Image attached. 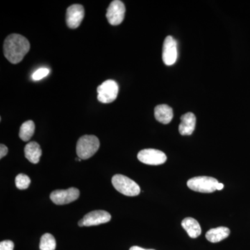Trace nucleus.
<instances>
[{
  "instance_id": "nucleus-18",
  "label": "nucleus",
  "mask_w": 250,
  "mask_h": 250,
  "mask_svg": "<svg viewBox=\"0 0 250 250\" xmlns=\"http://www.w3.org/2000/svg\"><path fill=\"white\" fill-rule=\"evenodd\" d=\"M57 243L55 238L50 233H45L41 238V250H55Z\"/></svg>"
},
{
  "instance_id": "nucleus-21",
  "label": "nucleus",
  "mask_w": 250,
  "mask_h": 250,
  "mask_svg": "<svg viewBox=\"0 0 250 250\" xmlns=\"http://www.w3.org/2000/svg\"><path fill=\"white\" fill-rule=\"evenodd\" d=\"M14 243L11 241H4L0 243V250H14Z\"/></svg>"
},
{
  "instance_id": "nucleus-6",
  "label": "nucleus",
  "mask_w": 250,
  "mask_h": 250,
  "mask_svg": "<svg viewBox=\"0 0 250 250\" xmlns=\"http://www.w3.org/2000/svg\"><path fill=\"white\" fill-rule=\"evenodd\" d=\"M80 192L76 188H70L67 190H57L51 192L50 199L55 205H64L75 201L80 197Z\"/></svg>"
},
{
  "instance_id": "nucleus-20",
  "label": "nucleus",
  "mask_w": 250,
  "mask_h": 250,
  "mask_svg": "<svg viewBox=\"0 0 250 250\" xmlns=\"http://www.w3.org/2000/svg\"><path fill=\"white\" fill-rule=\"evenodd\" d=\"M49 69L45 68V67L39 69V70H36V71L34 72V74H33V80L39 81L42 80V79H43L44 77H45L49 75Z\"/></svg>"
},
{
  "instance_id": "nucleus-19",
  "label": "nucleus",
  "mask_w": 250,
  "mask_h": 250,
  "mask_svg": "<svg viewBox=\"0 0 250 250\" xmlns=\"http://www.w3.org/2000/svg\"><path fill=\"white\" fill-rule=\"evenodd\" d=\"M16 186L20 190L28 188L31 184V179L24 174H19L16 177Z\"/></svg>"
},
{
  "instance_id": "nucleus-11",
  "label": "nucleus",
  "mask_w": 250,
  "mask_h": 250,
  "mask_svg": "<svg viewBox=\"0 0 250 250\" xmlns=\"http://www.w3.org/2000/svg\"><path fill=\"white\" fill-rule=\"evenodd\" d=\"M111 219V215L107 211L98 210L87 213L82 220L83 227H91L108 223Z\"/></svg>"
},
{
  "instance_id": "nucleus-17",
  "label": "nucleus",
  "mask_w": 250,
  "mask_h": 250,
  "mask_svg": "<svg viewBox=\"0 0 250 250\" xmlns=\"http://www.w3.org/2000/svg\"><path fill=\"white\" fill-rule=\"evenodd\" d=\"M35 131V124L32 121H26L20 129L19 136L23 141H29Z\"/></svg>"
},
{
  "instance_id": "nucleus-13",
  "label": "nucleus",
  "mask_w": 250,
  "mask_h": 250,
  "mask_svg": "<svg viewBox=\"0 0 250 250\" xmlns=\"http://www.w3.org/2000/svg\"><path fill=\"white\" fill-rule=\"evenodd\" d=\"M154 116L159 123L167 125L173 118V110L167 104L158 105L154 108Z\"/></svg>"
},
{
  "instance_id": "nucleus-25",
  "label": "nucleus",
  "mask_w": 250,
  "mask_h": 250,
  "mask_svg": "<svg viewBox=\"0 0 250 250\" xmlns=\"http://www.w3.org/2000/svg\"><path fill=\"white\" fill-rule=\"evenodd\" d=\"M78 225L80 227H83V221H82V220H80V221H79Z\"/></svg>"
},
{
  "instance_id": "nucleus-24",
  "label": "nucleus",
  "mask_w": 250,
  "mask_h": 250,
  "mask_svg": "<svg viewBox=\"0 0 250 250\" xmlns=\"http://www.w3.org/2000/svg\"><path fill=\"white\" fill-rule=\"evenodd\" d=\"M217 190H222V189H223L224 185L222 183H218V185H217Z\"/></svg>"
},
{
  "instance_id": "nucleus-4",
  "label": "nucleus",
  "mask_w": 250,
  "mask_h": 250,
  "mask_svg": "<svg viewBox=\"0 0 250 250\" xmlns=\"http://www.w3.org/2000/svg\"><path fill=\"white\" fill-rule=\"evenodd\" d=\"M218 183V181L213 177L200 176L189 179L187 186L194 191L211 193L217 190L216 187Z\"/></svg>"
},
{
  "instance_id": "nucleus-23",
  "label": "nucleus",
  "mask_w": 250,
  "mask_h": 250,
  "mask_svg": "<svg viewBox=\"0 0 250 250\" xmlns=\"http://www.w3.org/2000/svg\"><path fill=\"white\" fill-rule=\"evenodd\" d=\"M129 250H146L143 249L142 248H140V247L138 246H133L130 248Z\"/></svg>"
},
{
  "instance_id": "nucleus-8",
  "label": "nucleus",
  "mask_w": 250,
  "mask_h": 250,
  "mask_svg": "<svg viewBox=\"0 0 250 250\" xmlns=\"http://www.w3.org/2000/svg\"><path fill=\"white\" fill-rule=\"evenodd\" d=\"M126 9L124 3L120 0L111 1L106 12V18L111 25H118L124 20Z\"/></svg>"
},
{
  "instance_id": "nucleus-15",
  "label": "nucleus",
  "mask_w": 250,
  "mask_h": 250,
  "mask_svg": "<svg viewBox=\"0 0 250 250\" xmlns=\"http://www.w3.org/2000/svg\"><path fill=\"white\" fill-rule=\"evenodd\" d=\"M230 234V229L225 227L211 229L206 233V238L210 243H215L223 241Z\"/></svg>"
},
{
  "instance_id": "nucleus-9",
  "label": "nucleus",
  "mask_w": 250,
  "mask_h": 250,
  "mask_svg": "<svg viewBox=\"0 0 250 250\" xmlns=\"http://www.w3.org/2000/svg\"><path fill=\"white\" fill-rule=\"evenodd\" d=\"M177 42L172 36H168L164 40L162 58L166 65H172L177 60Z\"/></svg>"
},
{
  "instance_id": "nucleus-12",
  "label": "nucleus",
  "mask_w": 250,
  "mask_h": 250,
  "mask_svg": "<svg viewBox=\"0 0 250 250\" xmlns=\"http://www.w3.org/2000/svg\"><path fill=\"white\" fill-rule=\"evenodd\" d=\"M196 125V117L192 113H187L181 117L179 131L182 136H190L193 133Z\"/></svg>"
},
{
  "instance_id": "nucleus-2",
  "label": "nucleus",
  "mask_w": 250,
  "mask_h": 250,
  "mask_svg": "<svg viewBox=\"0 0 250 250\" xmlns=\"http://www.w3.org/2000/svg\"><path fill=\"white\" fill-rule=\"evenodd\" d=\"M98 137L93 135H85L78 140L77 143V154L79 158L83 160L90 159L100 147Z\"/></svg>"
},
{
  "instance_id": "nucleus-16",
  "label": "nucleus",
  "mask_w": 250,
  "mask_h": 250,
  "mask_svg": "<svg viewBox=\"0 0 250 250\" xmlns=\"http://www.w3.org/2000/svg\"><path fill=\"white\" fill-rule=\"evenodd\" d=\"M182 226L187 231L188 236L192 238H196L200 236L202 233L200 224L195 219L187 218L182 222Z\"/></svg>"
},
{
  "instance_id": "nucleus-7",
  "label": "nucleus",
  "mask_w": 250,
  "mask_h": 250,
  "mask_svg": "<svg viewBox=\"0 0 250 250\" xmlns=\"http://www.w3.org/2000/svg\"><path fill=\"white\" fill-rule=\"evenodd\" d=\"M138 159L143 164L150 166L164 164L167 160L165 153L154 149H145L138 154Z\"/></svg>"
},
{
  "instance_id": "nucleus-14",
  "label": "nucleus",
  "mask_w": 250,
  "mask_h": 250,
  "mask_svg": "<svg viewBox=\"0 0 250 250\" xmlns=\"http://www.w3.org/2000/svg\"><path fill=\"white\" fill-rule=\"evenodd\" d=\"M24 156L31 164H37L42 156V149L39 143L30 142L24 147Z\"/></svg>"
},
{
  "instance_id": "nucleus-3",
  "label": "nucleus",
  "mask_w": 250,
  "mask_h": 250,
  "mask_svg": "<svg viewBox=\"0 0 250 250\" xmlns=\"http://www.w3.org/2000/svg\"><path fill=\"white\" fill-rule=\"evenodd\" d=\"M112 184L118 192L126 196H137L141 188L134 181L122 174H116L112 178Z\"/></svg>"
},
{
  "instance_id": "nucleus-10",
  "label": "nucleus",
  "mask_w": 250,
  "mask_h": 250,
  "mask_svg": "<svg viewBox=\"0 0 250 250\" xmlns=\"http://www.w3.org/2000/svg\"><path fill=\"white\" fill-rule=\"evenodd\" d=\"M84 8L81 4H73L69 6L66 12V23L70 29L80 27L84 18Z\"/></svg>"
},
{
  "instance_id": "nucleus-5",
  "label": "nucleus",
  "mask_w": 250,
  "mask_h": 250,
  "mask_svg": "<svg viewBox=\"0 0 250 250\" xmlns=\"http://www.w3.org/2000/svg\"><path fill=\"white\" fill-rule=\"evenodd\" d=\"M98 100L104 104L111 103L116 100L119 91V86L114 80L105 81L97 88Z\"/></svg>"
},
{
  "instance_id": "nucleus-22",
  "label": "nucleus",
  "mask_w": 250,
  "mask_h": 250,
  "mask_svg": "<svg viewBox=\"0 0 250 250\" xmlns=\"http://www.w3.org/2000/svg\"><path fill=\"white\" fill-rule=\"evenodd\" d=\"M8 153V148L4 145H0V159H2Z\"/></svg>"
},
{
  "instance_id": "nucleus-1",
  "label": "nucleus",
  "mask_w": 250,
  "mask_h": 250,
  "mask_svg": "<svg viewBox=\"0 0 250 250\" xmlns=\"http://www.w3.org/2000/svg\"><path fill=\"white\" fill-rule=\"evenodd\" d=\"M4 54L6 59L13 64L22 62L30 49V43L24 36L11 34L4 41Z\"/></svg>"
}]
</instances>
